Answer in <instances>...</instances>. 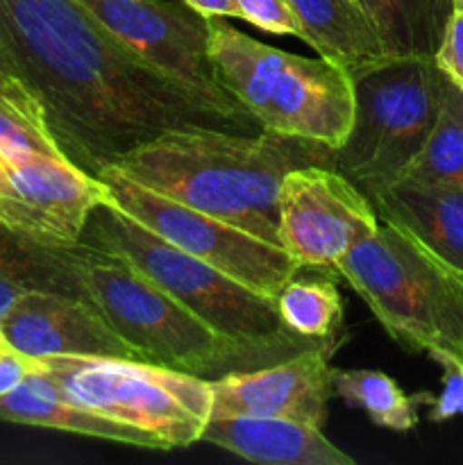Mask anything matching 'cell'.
I'll use <instances>...</instances> for the list:
<instances>
[{"instance_id": "9a60e30c", "label": "cell", "mask_w": 463, "mask_h": 465, "mask_svg": "<svg viewBox=\"0 0 463 465\" xmlns=\"http://www.w3.org/2000/svg\"><path fill=\"white\" fill-rule=\"evenodd\" d=\"M370 200L379 221L407 232L463 277V186L395 180Z\"/></svg>"}, {"instance_id": "7c38bea8", "label": "cell", "mask_w": 463, "mask_h": 465, "mask_svg": "<svg viewBox=\"0 0 463 465\" xmlns=\"http://www.w3.org/2000/svg\"><path fill=\"white\" fill-rule=\"evenodd\" d=\"M5 166L0 221L39 243L54 248L80 245L91 212L109 200L100 177L66 159L34 157Z\"/></svg>"}, {"instance_id": "83f0119b", "label": "cell", "mask_w": 463, "mask_h": 465, "mask_svg": "<svg viewBox=\"0 0 463 465\" xmlns=\"http://www.w3.org/2000/svg\"><path fill=\"white\" fill-rule=\"evenodd\" d=\"M45 363L44 359L27 357V354L16 352H3L0 354V395H7L16 386H21L27 377L44 372Z\"/></svg>"}, {"instance_id": "9c48e42d", "label": "cell", "mask_w": 463, "mask_h": 465, "mask_svg": "<svg viewBox=\"0 0 463 465\" xmlns=\"http://www.w3.org/2000/svg\"><path fill=\"white\" fill-rule=\"evenodd\" d=\"M109 203L182 252L212 263L250 289L275 298L300 263L266 239L136 184L116 168L100 173Z\"/></svg>"}, {"instance_id": "ffe728a7", "label": "cell", "mask_w": 463, "mask_h": 465, "mask_svg": "<svg viewBox=\"0 0 463 465\" xmlns=\"http://www.w3.org/2000/svg\"><path fill=\"white\" fill-rule=\"evenodd\" d=\"M379 35L389 57H434L454 0H354Z\"/></svg>"}, {"instance_id": "5b68a950", "label": "cell", "mask_w": 463, "mask_h": 465, "mask_svg": "<svg viewBox=\"0 0 463 465\" xmlns=\"http://www.w3.org/2000/svg\"><path fill=\"white\" fill-rule=\"evenodd\" d=\"M80 243L125 259L200 321L230 339L291 352L320 345L295 336L281 322L272 295L259 293L212 263L182 252L109 200L91 212Z\"/></svg>"}, {"instance_id": "5bb4252c", "label": "cell", "mask_w": 463, "mask_h": 465, "mask_svg": "<svg viewBox=\"0 0 463 465\" xmlns=\"http://www.w3.org/2000/svg\"><path fill=\"white\" fill-rule=\"evenodd\" d=\"M0 330L12 350L34 359L116 357L143 361L94 304L73 295H21L3 316Z\"/></svg>"}, {"instance_id": "d4e9b609", "label": "cell", "mask_w": 463, "mask_h": 465, "mask_svg": "<svg viewBox=\"0 0 463 465\" xmlns=\"http://www.w3.org/2000/svg\"><path fill=\"white\" fill-rule=\"evenodd\" d=\"M429 359L443 371V391L431 400L429 420L445 422L454 416H463V359L448 348H431Z\"/></svg>"}, {"instance_id": "6da1fadb", "label": "cell", "mask_w": 463, "mask_h": 465, "mask_svg": "<svg viewBox=\"0 0 463 465\" xmlns=\"http://www.w3.org/2000/svg\"><path fill=\"white\" fill-rule=\"evenodd\" d=\"M0 45L59 153L94 177L168 130L263 132L143 62L80 0H0Z\"/></svg>"}, {"instance_id": "277c9868", "label": "cell", "mask_w": 463, "mask_h": 465, "mask_svg": "<svg viewBox=\"0 0 463 465\" xmlns=\"http://www.w3.org/2000/svg\"><path fill=\"white\" fill-rule=\"evenodd\" d=\"M218 84L263 130L336 150L352 127V75L322 57L261 44L222 18H209Z\"/></svg>"}, {"instance_id": "4dcf8cb0", "label": "cell", "mask_w": 463, "mask_h": 465, "mask_svg": "<svg viewBox=\"0 0 463 465\" xmlns=\"http://www.w3.org/2000/svg\"><path fill=\"white\" fill-rule=\"evenodd\" d=\"M3 352H12V345L7 343V339H5L3 330H0V354H3Z\"/></svg>"}, {"instance_id": "4fadbf2b", "label": "cell", "mask_w": 463, "mask_h": 465, "mask_svg": "<svg viewBox=\"0 0 463 465\" xmlns=\"http://www.w3.org/2000/svg\"><path fill=\"white\" fill-rule=\"evenodd\" d=\"M331 345L320 343L266 366L209 380L213 416L286 418L322 427L331 393Z\"/></svg>"}, {"instance_id": "ba28073f", "label": "cell", "mask_w": 463, "mask_h": 465, "mask_svg": "<svg viewBox=\"0 0 463 465\" xmlns=\"http://www.w3.org/2000/svg\"><path fill=\"white\" fill-rule=\"evenodd\" d=\"M44 363L68 400L157 436L166 450L198 443L212 418V384L191 372L116 357H48Z\"/></svg>"}, {"instance_id": "2e32d148", "label": "cell", "mask_w": 463, "mask_h": 465, "mask_svg": "<svg viewBox=\"0 0 463 465\" xmlns=\"http://www.w3.org/2000/svg\"><path fill=\"white\" fill-rule=\"evenodd\" d=\"M200 440L263 465H354L320 427L286 418L213 416Z\"/></svg>"}, {"instance_id": "cb8c5ba5", "label": "cell", "mask_w": 463, "mask_h": 465, "mask_svg": "<svg viewBox=\"0 0 463 465\" xmlns=\"http://www.w3.org/2000/svg\"><path fill=\"white\" fill-rule=\"evenodd\" d=\"M281 322L295 336L327 343L343 321V300L330 277H298L295 272L275 295Z\"/></svg>"}, {"instance_id": "8fae6325", "label": "cell", "mask_w": 463, "mask_h": 465, "mask_svg": "<svg viewBox=\"0 0 463 465\" xmlns=\"http://www.w3.org/2000/svg\"><path fill=\"white\" fill-rule=\"evenodd\" d=\"M377 225L372 200L334 168L309 163L286 173L277 195V241L300 268L336 271Z\"/></svg>"}, {"instance_id": "f546056e", "label": "cell", "mask_w": 463, "mask_h": 465, "mask_svg": "<svg viewBox=\"0 0 463 465\" xmlns=\"http://www.w3.org/2000/svg\"><path fill=\"white\" fill-rule=\"evenodd\" d=\"M0 73H9V75H16V73H14L12 62H9L7 53L3 50V45H0Z\"/></svg>"}, {"instance_id": "e0dca14e", "label": "cell", "mask_w": 463, "mask_h": 465, "mask_svg": "<svg viewBox=\"0 0 463 465\" xmlns=\"http://www.w3.org/2000/svg\"><path fill=\"white\" fill-rule=\"evenodd\" d=\"M0 420L14 425L41 427V430L68 431L89 439L113 440L143 450H166L157 436L136 427L123 425L107 416L80 407L59 391V386L44 372L27 377L21 386L0 395Z\"/></svg>"}, {"instance_id": "ac0fdd59", "label": "cell", "mask_w": 463, "mask_h": 465, "mask_svg": "<svg viewBox=\"0 0 463 465\" xmlns=\"http://www.w3.org/2000/svg\"><path fill=\"white\" fill-rule=\"evenodd\" d=\"M84 243L54 248L0 221V321L25 293H62L84 300L80 266Z\"/></svg>"}, {"instance_id": "1f68e13d", "label": "cell", "mask_w": 463, "mask_h": 465, "mask_svg": "<svg viewBox=\"0 0 463 465\" xmlns=\"http://www.w3.org/2000/svg\"><path fill=\"white\" fill-rule=\"evenodd\" d=\"M5 175H7V166H5V162L0 159V189H3L5 184Z\"/></svg>"}, {"instance_id": "d6986e66", "label": "cell", "mask_w": 463, "mask_h": 465, "mask_svg": "<svg viewBox=\"0 0 463 465\" xmlns=\"http://www.w3.org/2000/svg\"><path fill=\"white\" fill-rule=\"evenodd\" d=\"M289 5L298 18L300 39L318 57L348 73L389 57L375 25L354 0H289Z\"/></svg>"}, {"instance_id": "4316f807", "label": "cell", "mask_w": 463, "mask_h": 465, "mask_svg": "<svg viewBox=\"0 0 463 465\" xmlns=\"http://www.w3.org/2000/svg\"><path fill=\"white\" fill-rule=\"evenodd\" d=\"M434 62L449 82L463 89V7H454L434 54Z\"/></svg>"}, {"instance_id": "3957f363", "label": "cell", "mask_w": 463, "mask_h": 465, "mask_svg": "<svg viewBox=\"0 0 463 465\" xmlns=\"http://www.w3.org/2000/svg\"><path fill=\"white\" fill-rule=\"evenodd\" d=\"M80 282L86 302L98 309L143 361L216 380L298 354L221 334L125 259L86 243Z\"/></svg>"}, {"instance_id": "8992f818", "label": "cell", "mask_w": 463, "mask_h": 465, "mask_svg": "<svg viewBox=\"0 0 463 465\" xmlns=\"http://www.w3.org/2000/svg\"><path fill=\"white\" fill-rule=\"evenodd\" d=\"M336 272L409 352L463 348V277L399 227L379 221Z\"/></svg>"}, {"instance_id": "f1b7e54d", "label": "cell", "mask_w": 463, "mask_h": 465, "mask_svg": "<svg viewBox=\"0 0 463 465\" xmlns=\"http://www.w3.org/2000/svg\"><path fill=\"white\" fill-rule=\"evenodd\" d=\"M207 18H239V5L236 0H182Z\"/></svg>"}, {"instance_id": "836d02e7", "label": "cell", "mask_w": 463, "mask_h": 465, "mask_svg": "<svg viewBox=\"0 0 463 465\" xmlns=\"http://www.w3.org/2000/svg\"><path fill=\"white\" fill-rule=\"evenodd\" d=\"M458 354H461V359H463V348H461V350H458Z\"/></svg>"}, {"instance_id": "52a82bcc", "label": "cell", "mask_w": 463, "mask_h": 465, "mask_svg": "<svg viewBox=\"0 0 463 465\" xmlns=\"http://www.w3.org/2000/svg\"><path fill=\"white\" fill-rule=\"evenodd\" d=\"M350 75L352 127L331 150V168L370 198L399 180L420 153L438 118L448 77L434 57H384Z\"/></svg>"}, {"instance_id": "d6a6232c", "label": "cell", "mask_w": 463, "mask_h": 465, "mask_svg": "<svg viewBox=\"0 0 463 465\" xmlns=\"http://www.w3.org/2000/svg\"><path fill=\"white\" fill-rule=\"evenodd\" d=\"M454 7H463V0H454Z\"/></svg>"}, {"instance_id": "44dd1931", "label": "cell", "mask_w": 463, "mask_h": 465, "mask_svg": "<svg viewBox=\"0 0 463 465\" xmlns=\"http://www.w3.org/2000/svg\"><path fill=\"white\" fill-rule=\"evenodd\" d=\"M331 389L340 400L366 413L377 427L390 431H411L418 425V404L431 395H407L398 381L381 371L366 368H331Z\"/></svg>"}, {"instance_id": "603a6c76", "label": "cell", "mask_w": 463, "mask_h": 465, "mask_svg": "<svg viewBox=\"0 0 463 465\" xmlns=\"http://www.w3.org/2000/svg\"><path fill=\"white\" fill-rule=\"evenodd\" d=\"M399 180L463 186V89L448 80L438 118Z\"/></svg>"}, {"instance_id": "7402d4cb", "label": "cell", "mask_w": 463, "mask_h": 465, "mask_svg": "<svg viewBox=\"0 0 463 465\" xmlns=\"http://www.w3.org/2000/svg\"><path fill=\"white\" fill-rule=\"evenodd\" d=\"M34 157L66 159L50 136L32 91L16 75L0 73V159L16 163Z\"/></svg>"}, {"instance_id": "30bf717a", "label": "cell", "mask_w": 463, "mask_h": 465, "mask_svg": "<svg viewBox=\"0 0 463 465\" xmlns=\"http://www.w3.org/2000/svg\"><path fill=\"white\" fill-rule=\"evenodd\" d=\"M143 62L230 116L257 123L218 84L209 53V18L180 0H80ZM259 125V123H257Z\"/></svg>"}, {"instance_id": "484cf974", "label": "cell", "mask_w": 463, "mask_h": 465, "mask_svg": "<svg viewBox=\"0 0 463 465\" xmlns=\"http://www.w3.org/2000/svg\"><path fill=\"white\" fill-rule=\"evenodd\" d=\"M236 5H239V18L252 23L259 30L300 36L298 18L289 0H236Z\"/></svg>"}, {"instance_id": "7a4b0ae2", "label": "cell", "mask_w": 463, "mask_h": 465, "mask_svg": "<svg viewBox=\"0 0 463 465\" xmlns=\"http://www.w3.org/2000/svg\"><path fill=\"white\" fill-rule=\"evenodd\" d=\"M309 163L331 168V148L271 130L241 134L182 127L139 145L112 168L154 193L280 245V186L286 173Z\"/></svg>"}]
</instances>
